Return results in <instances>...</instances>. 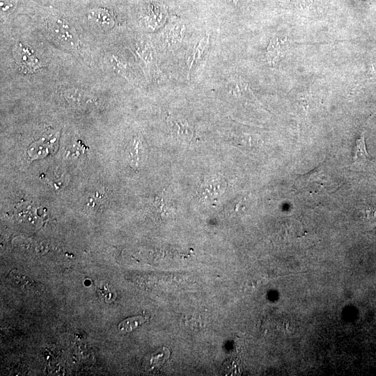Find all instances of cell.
I'll list each match as a JSON object with an SVG mask.
<instances>
[{"mask_svg": "<svg viewBox=\"0 0 376 376\" xmlns=\"http://www.w3.org/2000/svg\"><path fill=\"white\" fill-rule=\"evenodd\" d=\"M13 56L16 63L25 73L33 72L42 67L33 52L21 42L14 45Z\"/></svg>", "mask_w": 376, "mask_h": 376, "instance_id": "3957f363", "label": "cell"}, {"mask_svg": "<svg viewBox=\"0 0 376 376\" xmlns=\"http://www.w3.org/2000/svg\"><path fill=\"white\" fill-rule=\"evenodd\" d=\"M226 185V181L223 178L211 177L201 182L198 194L204 201H213L224 192Z\"/></svg>", "mask_w": 376, "mask_h": 376, "instance_id": "277c9868", "label": "cell"}, {"mask_svg": "<svg viewBox=\"0 0 376 376\" xmlns=\"http://www.w3.org/2000/svg\"><path fill=\"white\" fill-rule=\"evenodd\" d=\"M48 29L53 39L64 47L75 49L78 38L74 29L63 19L53 17L48 22Z\"/></svg>", "mask_w": 376, "mask_h": 376, "instance_id": "7a4b0ae2", "label": "cell"}, {"mask_svg": "<svg viewBox=\"0 0 376 376\" xmlns=\"http://www.w3.org/2000/svg\"><path fill=\"white\" fill-rule=\"evenodd\" d=\"M209 46L210 36L208 34L203 36L198 42L194 45L186 57V65L189 72L198 63L204 54L207 52Z\"/></svg>", "mask_w": 376, "mask_h": 376, "instance_id": "ba28073f", "label": "cell"}, {"mask_svg": "<svg viewBox=\"0 0 376 376\" xmlns=\"http://www.w3.org/2000/svg\"><path fill=\"white\" fill-rule=\"evenodd\" d=\"M226 88L228 93L237 99L257 102L249 84L240 76H231L226 82Z\"/></svg>", "mask_w": 376, "mask_h": 376, "instance_id": "8992f818", "label": "cell"}, {"mask_svg": "<svg viewBox=\"0 0 376 376\" xmlns=\"http://www.w3.org/2000/svg\"><path fill=\"white\" fill-rule=\"evenodd\" d=\"M139 56L141 58L142 61L150 70H155L157 58L155 50L152 47L146 44L143 46L141 45L137 51Z\"/></svg>", "mask_w": 376, "mask_h": 376, "instance_id": "7c38bea8", "label": "cell"}, {"mask_svg": "<svg viewBox=\"0 0 376 376\" xmlns=\"http://www.w3.org/2000/svg\"><path fill=\"white\" fill-rule=\"evenodd\" d=\"M93 20L102 29H108L114 24V20L111 15L105 9L98 8L91 13Z\"/></svg>", "mask_w": 376, "mask_h": 376, "instance_id": "4fadbf2b", "label": "cell"}, {"mask_svg": "<svg viewBox=\"0 0 376 376\" xmlns=\"http://www.w3.org/2000/svg\"><path fill=\"white\" fill-rule=\"evenodd\" d=\"M129 157L130 164L136 168L140 167L146 157V146L142 137L138 136L132 143Z\"/></svg>", "mask_w": 376, "mask_h": 376, "instance_id": "9c48e42d", "label": "cell"}, {"mask_svg": "<svg viewBox=\"0 0 376 376\" xmlns=\"http://www.w3.org/2000/svg\"><path fill=\"white\" fill-rule=\"evenodd\" d=\"M167 17L168 12L164 4L151 3L147 7L145 20L148 26L156 29L165 23Z\"/></svg>", "mask_w": 376, "mask_h": 376, "instance_id": "52a82bcc", "label": "cell"}, {"mask_svg": "<svg viewBox=\"0 0 376 376\" xmlns=\"http://www.w3.org/2000/svg\"><path fill=\"white\" fill-rule=\"evenodd\" d=\"M370 159V157L366 147L364 134L362 133L360 137L356 141L353 151V163L355 165L364 166Z\"/></svg>", "mask_w": 376, "mask_h": 376, "instance_id": "30bf717a", "label": "cell"}, {"mask_svg": "<svg viewBox=\"0 0 376 376\" xmlns=\"http://www.w3.org/2000/svg\"><path fill=\"white\" fill-rule=\"evenodd\" d=\"M186 29V24L182 19L171 17L161 33L160 41L164 49L169 52L177 50L182 43Z\"/></svg>", "mask_w": 376, "mask_h": 376, "instance_id": "6da1fadb", "label": "cell"}, {"mask_svg": "<svg viewBox=\"0 0 376 376\" xmlns=\"http://www.w3.org/2000/svg\"><path fill=\"white\" fill-rule=\"evenodd\" d=\"M42 175V178L56 189L65 186L68 183L66 173L60 168L48 170L45 175Z\"/></svg>", "mask_w": 376, "mask_h": 376, "instance_id": "8fae6325", "label": "cell"}, {"mask_svg": "<svg viewBox=\"0 0 376 376\" xmlns=\"http://www.w3.org/2000/svg\"><path fill=\"white\" fill-rule=\"evenodd\" d=\"M146 320V319L144 317L139 315L129 318L120 322L118 329L120 332H130L139 327Z\"/></svg>", "mask_w": 376, "mask_h": 376, "instance_id": "5bb4252c", "label": "cell"}, {"mask_svg": "<svg viewBox=\"0 0 376 376\" xmlns=\"http://www.w3.org/2000/svg\"><path fill=\"white\" fill-rule=\"evenodd\" d=\"M17 3V0H1V14L8 15L14 9Z\"/></svg>", "mask_w": 376, "mask_h": 376, "instance_id": "9a60e30c", "label": "cell"}, {"mask_svg": "<svg viewBox=\"0 0 376 376\" xmlns=\"http://www.w3.org/2000/svg\"><path fill=\"white\" fill-rule=\"evenodd\" d=\"M226 1L230 2L231 3H233L235 5H237L238 0H224Z\"/></svg>", "mask_w": 376, "mask_h": 376, "instance_id": "2e32d148", "label": "cell"}, {"mask_svg": "<svg viewBox=\"0 0 376 376\" xmlns=\"http://www.w3.org/2000/svg\"><path fill=\"white\" fill-rule=\"evenodd\" d=\"M167 123L171 134L178 139L189 143L192 141L194 136V127L189 119L171 116Z\"/></svg>", "mask_w": 376, "mask_h": 376, "instance_id": "5b68a950", "label": "cell"}]
</instances>
